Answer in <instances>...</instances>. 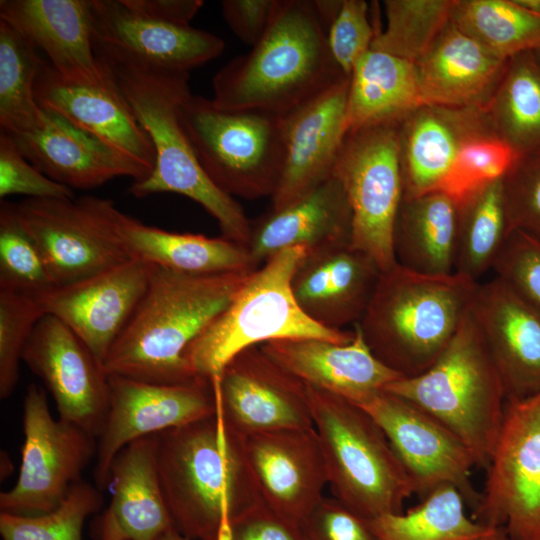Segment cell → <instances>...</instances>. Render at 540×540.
<instances>
[{
  "mask_svg": "<svg viewBox=\"0 0 540 540\" xmlns=\"http://www.w3.org/2000/svg\"><path fill=\"white\" fill-rule=\"evenodd\" d=\"M251 272L189 274L153 265L146 292L104 360L106 374L156 384L199 377L185 352Z\"/></svg>",
  "mask_w": 540,
  "mask_h": 540,
  "instance_id": "obj_1",
  "label": "cell"
},
{
  "mask_svg": "<svg viewBox=\"0 0 540 540\" xmlns=\"http://www.w3.org/2000/svg\"><path fill=\"white\" fill-rule=\"evenodd\" d=\"M158 470L173 527L189 540H229L233 522L262 501L242 439L221 412L159 433Z\"/></svg>",
  "mask_w": 540,
  "mask_h": 540,
  "instance_id": "obj_2",
  "label": "cell"
},
{
  "mask_svg": "<svg viewBox=\"0 0 540 540\" xmlns=\"http://www.w3.org/2000/svg\"><path fill=\"white\" fill-rule=\"evenodd\" d=\"M342 76L311 0H281L261 40L214 75L211 101L284 116Z\"/></svg>",
  "mask_w": 540,
  "mask_h": 540,
  "instance_id": "obj_3",
  "label": "cell"
},
{
  "mask_svg": "<svg viewBox=\"0 0 540 540\" xmlns=\"http://www.w3.org/2000/svg\"><path fill=\"white\" fill-rule=\"evenodd\" d=\"M479 283L452 273L424 275L398 264L382 272L355 325L373 355L403 378L426 371L470 312Z\"/></svg>",
  "mask_w": 540,
  "mask_h": 540,
  "instance_id": "obj_4",
  "label": "cell"
},
{
  "mask_svg": "<svg viewBox=\"0 0 540 540\" xmlns=\"http://www.w3.org/2000/svg\"><path fill=\"white\" fill-rule=\"evenodd\" d=\"M109 65L155 151L153 170L132 183L130 194L136 198L159 193L185 196L217 221L222 236L247 246L251 220L237 200L207 175L182 126L181 106L191 94L189 73Z\"/></svg>",
  "mask_w": 540,
  "mask_h": 540,
  "instance_id": "obj_5",
  "label": "cell"
},
{
  "mask_svg": "<svg viewBox=\"0 0 540 540\" xmlns=\"http://www.w3.org/2000/svg\"><path fill=\"white\" fill-rule=\"evenodd\" d=\"M385 390L447 427L487 468L504 418L502 380L471 309L438 359L423 373L399 378Z\"/></svg>",
  "mask_w": 540,
  "mask_h": 540,
  "instance_id": "obj_6",
  "label": "cell"
},
{
  "mask_svg": "<svg viewBox=\"0 0 540 540\" xmlns=\"http://www.w3.org/2000/svg\"><path fill=\"white\" fill-rule=\"evenodd\" d=\"M307 391L332 497L368 520L402 512L413 485L378 423L340 395Z\"/></svg>",
  "mask_w": 540,
  "mask_h": 540,
  "instance_id": "obj_7",
  "label": "cell"
},
{
  "mask_svg": "<svg viewBox=\"0 0 540 540\" xmlns=\"http://www.w3.org/2000/svg\"><path fill=\"white\" fill-rule=\"evenodd\" d=\"M306 254L292 247L270 257L252 271L231 303L185 352L196 376L212 380L241 351L269 341L319 338L347 343L354 330H331L312 321L297 304L292 277Z\"/></svg>",
  "mask_w": 540,
  "mask_h": 540,
  "instance_id": "obj_8",
  "label": "cell"
},
{
  "mask_svg": "<svg viewBox=\"0 0 540 540\" xmlns=\"http://www.w3.org/2000/svg\"><path fill=\"white\" fill-rule=\"evenodd\" d=\"M180 119L201 166L222 191L249 200L272 197L283 166L282 116L225 110L189 94Z\"/></svg>",
  "mask_w": 540,
  "mask_h": 540,
  "instance_id": "obj_9",
  "label": "cell"
},
{
  "mask_svg": "<svg viewBox=\"0 0 540 540\" xmlns=\"http://www.w3.org/2000/svg\"><path fill=\"white\" fill-rule=\"evenodd\" d=\"M398 126L349 131L333 171L352 212L351 245L372 257L382 272L397 264L393 228L403 197Z\"/></svg>",
  "mask_w": 540,
  "mask_h": 540,
  "instance_id": "obj_10",
  "label": "cell"
},
{
  "mask_svg": "<svg viewBox=\"0 0 540 540\" xmlns=\"http://www.w3.org/2000/svg\"><path fill=\"white\" fill-rule=\"evenodd\" d=\"M472 517L511 540H540V392L506 400L504 418Z\"/></svg>",
  "mask_w": 540,
  "mask_h": 540,
  "instance_id": "obj_11",
  "label": "cell"
},
{
  "mask_svg": "<svg viewBox=\"0 0 540 540\" xmlns=\"http://www.w3.org/2000/svg\"><path fill=\"white\" fill-rule=\"evenodd\" d=\"M24 443L15 485L0 494L1 512L39 515L53 511L97 454V438L81 427L52 417L46 392L27 387Z\"/></svg>",
  "mask_w": 540,
  "mask_h": 540,
  "instance_id": "obj_12",
  "label": "cell"
},
{
  "mask_svg": "<svg viewBox=\"0 0 540 540\" xmlns=\"http://www.w3.org/2000/svg\"><path fill=\"white\" fill-rule=\"evenodd\" d=\"M101 198H26L15 204L24 229L38 246L56 286L97 275L131 259L112 230Z\"/></svg>",
  "mask_w": 540,
  "mask_h": 540,
  "instance_id": "obj_13",
  "label": "cell"
},
{
  "mask_svg": "<svg viewBox=\"0 0 540 540\" xmlns=\"http://www.w3.org/2000/svg\"><path fill=\"white\" fill-rule=\"evenodd\" d=\"M378 423L423 498L440 485L459 490L472 513L480 501L472 483L476 467L468 448L447 427L407 399L378 390L352 401Z\"/></svg>",
  "mask_w": 540,
  "mask_h": 540,
  "instance_id": "obj_14",
  "label": "cell"
},
{
  "mask_svg": "<svg viewBox=\"0 0 540 540\" xmlns=\"http://www.w3.org/2000/svg\"><path fill=\"white\" fill-rule=\"evenodd\" d=\"M216 412L211 380L203 377L181 384H156L108 375V408L97 437L96 487L110 483L117 453L130 442L187 425Z\"/></svg>",
  "mask_w": 540,
  "mask_h": 540,
  "instance_id": "obj_15",
  "label": "cell"
},
{
  "mask_svg": "<svg viewBox=\"0 0 540 540\" xmlns=\"http://www.w3.org/2000/svg\"><path fill=\"white\" fill-rule=\"evenodd\" d=\"M91 13L94 51L111 65L189 73L225 48L216 34L154 20L123 0H92Z\"/></svg>",
  "mask_w": 540,
  "mask_h": 540,
  "instance_id": "obj_16",
  "label": "cell"
},
{
  "mask_svg": "<svg viewBox=\"0 0 540 540\" xmlns=\"http://www.w3.org/2000/svg\"><path fill=\"white\" fill-rule=\"evenodd\" d=\"M211 382L226 427L240 438L314 427L307 385L260 346L238 353Z\"/></svg>",
  "mask_w": 540,
  "mask_h": 540,
  "instance_id": "obj_17",
  "label": "cell"
},
{
  "mask_svg": "<svg viewBox=\"0 0 540 540\" xmlns=\"http://www.w3.org/2000/svg\"><path fill=\"white\" fill-rule=\"evenodd\" d=\"M22 361L45 383L59 418L97 438L108 408V375L89 348L59 319L44 314Z\"/></svg>",
  "mask_w": 540,
  "mask_h": 540,
  "instance_id": "obj_18",
  "label": "cell"
},
{
  "mask_svg": "<svg viewBox=\"0 0 540 540\" xmlns=\"http://www.w3.org/2000/svg\"><path fill=\"white\" fill-rule=\"evenodd\" d=\"M152 269V264L130 260L33 297L44 314L64 323L103 365L146 292Z\"/></svg>",
  "mask_w": 540,
  "mask_h": 540,
  "instance_id": "obj_19",
  "label": "cell"
},
{
  "mask_svg": "<svg viewBox=\"0 0 540 540\" xmlns=\"http://www.w3.org/2000/svg\"><path fill=\"white\" fill-rule=\"evenodd\" d=\"M241 439L249 472L264 504L300 527L324 497L327 486L314 427Z\"/></svg>",
  "mask_w": 540,
  "mask_h": 540,
  "instance_id": "obj_20",
  "label": "cell"
},
{
  "mask_svg": "<svg viewBox=\"0 0 540 540\" xmlns=\"http://www.w3.org/2000/svg\"><path fill=\"white\" fill-rule=\"evenodd\" d=\"M349 76L282 116L284 155L281 176L271 197L276 210L333 176L347 135Z\"/></svg>",
  "mask_w": 540,
  "mask_h": 540,
  "instance_id": "obj_21",
  "label": "cell"
},
{
  "mask_svg": "<svg viewBox=\"0 0 540 540\" xmlns=\"http://www.w3.org/2000/svg\"><path fill=\"white\" fill-rule=\"evenodd\" d=\"M34 96L42 109L64 117L138 162L150 173L153 170V145L135 118L109 64L99 80L73 82L63 79L48 61L43 60L35 81Z\"/></svg>",
  "mask_w": 540,
  "mask_h": 540,
  "instance_id": "obj_22",
  "label": "cell"
},
{
  "mask_svg": "<svg viewBox=\"0 0 540 540\" xmlns=\"http://www.w3.org/2000/svg\"><path fill=\"white\" fill-rule=\"evenodd\" d=\"M506 400L540 392V306L496 276L479 284L471 305Z\"/></svg>",
  "mask_w": 540,
  "mask_h": 540,
  "instance_id": "obj_23",
  "label": "cell"
},
{
  "mask_svg": "<svg viewBox=\"0 0 540 540\" xmlns=\"http://www.w3.org/2000/svg\"><path fill=\"white\" fill-rule=\"evenodd\" d=\"M382 271L351 243L306 251L291 281L301 310L331 330L357 324L365 313Z\"/></svg>",
  "mask_w": 540,
  "mask_h": 540,
  "instance_id": "obj_24",
  "label": "cell"
},
{
  "mask_svg": "<svg viewBox=\"0 0 540 540\" xmlns=\"http://www.w3.org/2000/svg\"><path fill=\"white\" fill-rule=\"evenodd\" d=\"M9 136L31 164L72 190L93 189L117 177L136 182L150 174L138 162L45 109L35 127Z\"/></svg>",
  "mask_w": 540,
  "mask_h": 540,
  "instance_id": "obj_25",
  "label": "cell"
},
{
  "mask_svg": "<svg viewBox=\"0 0 540 540\" xmlns=\"http://www.w3.org/2000/svg\"><path fill=\"white\" fill-rule=\"evenodd\" d=\"M484 134H494L484 109L415 108L398 126L403 197L436 190L461 147Z\"/></svg>",
  "mask_w": 540,
  "mask_h": 540,
  "instance_id": "obj_26",
  "label": "cell"
},
{
  "mask_svg": "<svg viewBox=\"0 0 540 540\" xmlns=\"http://www.w3.org/2000/svg\"><path fill=\"white\" fill-rule=\"evenodd\" d=\"M92 0H1L5 21L42 49L65 80L95 82L107 69L93 47Z\"/></svg>",
  "mask_w": 540,
  "mask_h": 540,
  "instance_id": "obj_27",
  "label": "cell"
},
{
  "mask_svg": "<svg viewBox=\"0 0 540 540\" xmlns=\"http://www.w3.org/2000/svg\"><path fill=\"white\" fill-rule=\"evenodd\" d=\"M507 62L449 20L414 63L422 104L484 109Z\"/></svg>",
  "mask_w": 540,
  "mask_h": 540,
  "instance_id": "obj_28",
  "label": "cell"
},
{
  "mask_svg": "<svg viewBox=\"0 0 540 540\" xmlns=\"http://www.w3.org/2000/svg\"><path fill=\"white\" fill-rule=\"evenodd\" d=\"M159 433L123 447L110 468L112 498L96 521L94 535L126 540H157L174 528L158 470Z\"/></svg>",
  "mask_w": 540,
  "mask_h": 540,
  "instance_id": "obj_29",
  "label": "cell"
},
{
  "mask_svg": "<svg viewBox=\"0 0 540 540\" xmlns=\"http://www.w3.org/2000/svg\"><path fill=\"white\" fill-rule=\"evenodd\" d=\"M280 366L306 385L350 401L384 389L402 378L370 351L359 330L347 343L319 338L279 339L259 345Z\"/></svg>",
  "mask_w": 540,
  "mask_h": 540,
  "instance_id": "obj_30",
  "label": "cell"
},
{
  "mask_svg": "<svg viewBox=\"0 0 540 540\" xmlns=\"http://www.w3.org/2000/svg\"><path fill=\"white\" fill-rule=\"evenodd\" d=\"M352 212L340 181L332 176L280 209L251 221L247 245L259 268L278 252L304 247L306 251L351 243Z\"/></svg>",
  "mask_w": 540,
  "mask_h": 540,
  "instance_id": "obj_31",
  "label": "cell"
},
{
  "mask_svg": "<svg viewBox=\"0 0 540 540\" xmlns=\"http://www.w3.org/2000/svg\"><path fill=\"white\" fill-rule=\"evenodd\" d=\"M102 211L132 260L189 274L255 270L247 246L224 236L169 232L146 225L101 198Z\"/></svg>",
  "mask_w": 540,
  "mask_h": 540,
  "instance_id": "obj_32",
  "label": "cell"
},
{
  "mask_svg": "<svg viewBox=\"0 0 540 540\" xmlns=\"http://www.w3.org/2000/svg\"><path fill=\"white\" fill-rule=\"evenodd\" d=\"M457 211V202L438 190L402 197L393 228L396 263L424 275L454 273Z\"/></svg>",
  "mask_w": 540,
  "mask_h": 540,
  "instance_id": "obj_33",
  "label": "cell"
},
{
  "mask_svg": "<svg viewBox=\"0 0 540 540\" xmlns=\"http://www.w3.org/2000/svg\"><path fill=\"white\" fill-rule=\"evenodd\" d=\"M422 105L413 62L369 50L349 76L346 128L400 123Z\"/></svg>",
  "mask_w": 540,
  "mask_h": 540,
  "instance_id": "obj_34",
  "label": "cell"
},
{
  "mask_svg": "<svg viewBox=\"0 0 540 540\" xmlns=\"http://www.w3.org/2000/svg\"><path fill=\"white\" fill-rule=\"evenodd\" d=\"M484 110L494 135L517 159L540 153V65L533 52L508 59Z\"/></svg>",
  "mask_w": 540,
  "mask_h": 540,
  "instance_id": "obj_35",
  "label": "cell"
},
{
  "mask_svg": "<svg viewBox=\"0 0 540 540\" xmlns=\"http://www.w3.org/2000/svg\"><path fill=\"white\" fill-rule=\"evenodd\" d=\"M502 179L457 202L454 273L476 282L493 269L510 233Z\"/></svg>",
  "mask_w": 540,
  "mask_h": 540,
  "instance_id": "obj_36",
  "label": "cell"
},
{
  "mask_svg": "<svg viewBox=\"0 0 540 540\" xmlns=\"http://www.w3.org/2000/svg\"><path fill=\"white\" fill-rule=\"evenodd\" d=\"M466 507L459 490L444 484L406 512L367 520L378 540H477L493 527L470 517Z\"/></svg>",
  "mask_w": 540,
  "mask_h": 540,
  "instance_id": "obj_37",
  "label": "cell"
},
{
  "mask_svg": "<svg viewBox=\"0 0 540 540\" xmlns=\"http://www.w3.org/2000/svg\"><path fill=\"white\" fill-rule=\"evenodd\" d=\"M450 20L503 59L540 50V14L516 0H454Z\"/></svg>",
  "mask_w": 540,
  "mask_h": 540,
  "instance_id": "obj_38",
  "label": "cell"
},
{
  "mask_svg": "<svg viewBox=\"0 0 540 540\" xmlns=\"http://www.w3.org/2000/svg\"><path fill=\"white\" fill-rule=\"evenodd\" d=\"M36 48L31 40L0 20V127L9 135L29 131L41 117L34 86L43 59Z\"/></svg>",
  "mask_w": 540,
  "mask_h": 540,
  "instance_id": "obj_39",
  "label": "cell"
},
{
  "mask_svg": "<svg viewBox=\"0 0 540 540\" xmlns=\"http://www.w3.org/2000/svg\"><path fill=\"white\" fill-rule=\"evenodd\" d=\"M454 0H385L386 26L371 50L415 63L450 20Z\"/></svg>",
  "mask_w": 540,
  "mask_h": 540,
  "instance_id": "obj_40",
  "label": "cell"
},
{
  "mask_svg": "<svg viewBox=\"0 0 540 540\" xmlns=\"http://www.w3.org/2000/svg\"><path fill=\"white\" fill-rule=\"evenodd\" d=\"M103 503L101 491L80 480L72 485L63 502L39 515L0 513L2 540H82L85 520Z\"/></svg>",
  "mask_w": 540,
  "mask_h": 540,
  "instance_id": "obj_41",
  "label": "cell"
},
{
  "mask_svg": "<svg viewBox=\"0 0 540 540\" xmlns=\"http://www.w3.org/2000/svg\"><path fill=\"white\" fill-rule=\"evenodd\" d=\"M55 287L46 262L14 203L0 205V288L35 296Z\"/></svg>",
  "mask_w": 540,
  "mask_h": 540,
  "instance_id": "obj_42",
  "label": "cell"
},
{
  "mask_svg": "<svg viewBox=\"0 0 540 540\" xmlns=\"http://www.w3.org/2000/svg\"><path fill=\"white\" fill-rule=\"evenodd\" d=\"M516 160L514 151L496 135L474 137L461 147L436 190L458 202L503 178Z\"/></svg>",
  "mask_w": 540,
  "mask_h": 540,
  "instance_id": "obj_43",
  "label": "cell"
},
{
  "mask_svg": "<svg viewBox=\"0 0 540 540\" xmlns=\"http://www.w3.org/2000/svg\"><path fill=\"white\" fill-rule=\"evenodd\" d=\"M44 312L31 295L0 288V397L8 398L19 381L25 345Z\"/></svg>",
  "mask_w": 540,
  "mask_h": 540,
  "instance_id": "obj_44",
  "label": "cell"
},
{
  "mask_svg": "<svg viewBox=\"0 0 540 540\" xmlns=\"http://www.w3.org/2000/svg\"><path fill=\"white\" fill-rule=\"evenodd\" d=\"M502 182L510 232L540 242V153L517 159Z\"/></svg>",
  "mask_w": 540,
  "mask_h": 540,
  "instance_id": "obj_45",
  "label": "cell"
},
{
  "mask_svg": "<svg viewBox=\"0 0 540 540\" xmlns=\"http://www.w3.org/2000/svg\"><path fill=\"white\" fill-rule=\"evenodd\" d=\"M369 12V4L364 0H343L327 31L330 53L346 76H350L357 61L371 49L380 28L371 21Z\"/></svg>",
  "mask_w": 540,
  "mask_h": 540,
  "instance_id": "obj_46",
  "label": "cell"
},
{
  "mask_svg": "<svg viewBox=\"0 0 540 540\" xmlns=\"http://www.w3.org/2000/svg\"><path fill=\"white\" fill-rule=\"evenodd\" d=\"M24 195L32 199H75L71 188L31 164L11 136L0 133V198Z\"/></svg>",
  "mask_w": 540,
  "mask_h": 540,
  "instance_id": "obj_47",
  "label": "cell"
},
{
  "mask_svg": "<svg viewBox=\"0 0 540 540\" xmlns=\"http://www.w3.org/2000/svg\"><path fill=\"white\" fill-rule=\"evenodd\" d=\"M493 269L496 276L540 306L539 241L518 230H512Z\"/></svg>",
  "mask_w": 540,
  "mask_h": 540,
  "instance_id": "obj_48",
  "label": "cell"
},
{
  "mask_svg": "<svg viewBox=\"0 0 540 540\" xmlns=\"http://www.w3.org/2000/svg\"><path fill=\"white\" fill-rule=\"evenodd\" d=\"M305 540H378L368 520L334 497H323L300 524Z\"/></svg>",
  "mask_w": 540,
  "mask_h": 540,
  "instance_id": "obj_49",
  "label": "cell"
},
{
  "mask_svg": "<svg viewBox=\"0 0 540 540\" xmlns=\"http://www.w3.org/2000/svg\"><path fill=\"white\" fill-rule=\"evenodd\" d=\"M281 0H224L222 16L235 36L251 48L270 27Z\"/></svg>",
  "mask_w": 540,
  "mask_h": 540,
  "instance_id": "obj_50",
  "label": "cell"
},
{
  "mask_svg": "<svg viewBox=\"0 0 540 540\" xmlns=\"http://www.w3.org/2000/svg\"><path fill=\"white\" fill-rule=\"evenodd\" d=\"M229 540H305L300 527L274 512L263 501L237 518Z\"/></svg>",
  "mask_w": 540,
  "mask_h": 540,
  "instance_id": "obj_51",
  "label": "cell"
},
{
  "mask_svg": "<svg viewBox=\"0 0 540 540\" xmlns=\"http://www.w3.org/2000/svg\"><path fill=\"white\" fill-rule=\"evenodd\" d=\"M132 10L164 23L190 25L204 5L202 0H123Z\"/></svg>",
  "mask_w": 540,
  "mask_h": 540,
  "instance_id": "obj_52",
  "label": "cell"
},
{
  "mask_svg": "<svg viewBox=\"0 0 540 540\" xmlns=\"http://www.w3.org/2000/svg\"><path fill=\"white\" fill-rule=\"evenodd\" d=\"M314 11L326 32L338 15L343 0H311Z\"/></svg>",
  "mask_w": 540,
  "mask_h": 540,
  "instance_id": "obj_53",
  "label": "cell"
},
{
  "mask_svg": "<svg viewBox=\"0 0 540 540\" xmlns=\"http://www.w3.org/2000/svg\"><path fill=\"white\" fill-rule=\"evenodd\" d=\"M477 540H511L503 527L492 528Z\"/></svg>",
  "mask_w": 540,
  "mask_h": 540,
  "instance_id": "obj_54",
  "label": "cell"
},
{
  "mask_svg": "<svg viewBox=\"0 0 540 540\" xmlns=\"http://www.w3.org/2000/svg\"><path fill=\"white\" fill-rule=\"evenodd\" d=\"M157 540H189L181 535L175 528H172L161 535Z\"/></svg>",
  "mask_w": 540,
  "mask_h": 540,
  "instance_id": "obj_55",
  "label": "cell"
},
{
  "mask_svg": "<svg viewBox=\"0 0 540 540\" xmlns=\"http://www.w3.org/2000/svg\"><path fill=\"white\" fill-rule=\"evenodd\" d=\"M1 457L3 458L1 459V467L4 466V469L1 470V480H3V478L5 479L9 475L6 467L11 466V461L8 457V454L5 451L4 453L3 451L1 452Z\"/></svg>",
  "mask_w": 540,
  "mask_h": 540,
  "instance_id": "obj_56",
  "label": "cell"
},
{
  "mask_svg": "<svg viewBox=\"0 0 540 540\" xmlns=\"http://www.w3.org/2000/svg\"><path fill=\"white\" fill-rule=\"evenodd\" d=\"M97 540H126L115 535L110 534H97L95 535Z\"/></svg>",
  "mask_w": 540,
  "mask_h": 540,
  "instance_id": "obj_57",
  "label": "cell"
},
{
  "mask_svg": "<svg viewBox=\"0 0 540 540\" xmlns=\"http://www.w3.org/2000/svg\"><path fill=\"white\" fill-rule=\"evenodd\" d=\"M533 54H534L538 64L540 65V50L534 51Z\"/></svg>",
  "mask_w": 540,
  "mask_h": 540,
  "instance_id": "obj_58",
  "label": "cell"
}]
</instances>
